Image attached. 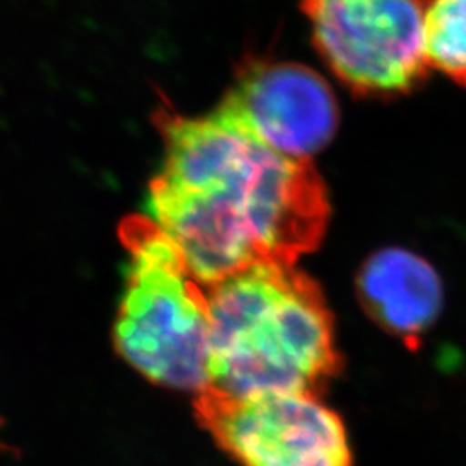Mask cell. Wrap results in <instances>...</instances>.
Masks as SVG:
<instances>
[{
    "label": "cell",
    "instance_id": "cell-1",
    "mask_svg": "<svg viewBox=\"0 0 466 466\" xmlns=\"http://www.w3.org/2000/svg\"><path fill=\"white\" fill-rule=\"evenodd\" d=\"M167 156L147 215L208 289L256 265L294 267L315 249L329 199L306 159L283 156L221 106L208 116L157 115Z\"/></svg>",
    "mask_w": 466,
    "mask_h": 466
},
{
    "label": "cell",
    "instance_id": "cell-2",
    "mask_svg": "<svg viewBox=\"0 0 466 466\" xmlns=\"http://www.w3.org/2000/svg\"><path fill=\"white\" fill-rule=\"evenodd\" d=\"M211 387L232 398L317 394L337 368L332 318L294 267L256 265L206 289Z\"/></svg>",
    "mask_w": 466,
    "mask_h": 466
},
{
    "label": "cell",
    "instance_id": "cell-3",
    "mask_svg": "<svg viewBox=\"0 0 466 466\" xmlns=\"http://www.w3.org/2000/svg\"><path fill=\"white\" fill-rule=\"evenodd\" d=\"M128 250L116 350L150 382L202 394L211 387L208 294L175 242L150 218L121 227Z\"/></svg>",
    "mask_w": 466,
    "mask_h": 466
},
{
    "label": "cell",
    "instance_id": "cell-4",
    "mask_svg": "<svg viewBox=\"0 0 466 466\" xmlns=\"http://www.w3.org/2000/svg\"><path fill=\"white\" fill-rule=\"evenodd\" d=\"M432 0H302L313 42L335 76L363 96L411 90L425 78Z\"/></svg>",
    "mask_w": 466,
    "mask_h": 466
},
{
    "label": "cell",
    "instance_id": "cell-5",
    "mask_svg": "<svg viewBox=\"0 0 466 466\" xmlns=\"http://www.w3.org/2000/svg\"><path fill=\"white\" fill-rule=\"evenodd\" d=\"M200 425L242 466H354L346 429L317 394L198 396Z\"/></svg>",
    "mask_w": 466,
    "mask_h": 466
},
{
    "label": "cell",
    "instance_id": "cell-6",
    "mask_svg": "<svg viewBox=\"0 0 466 466\" xmlns=\"http://www.w3.org/2000/svg\"><path fill=\"white\" fill-rule=\"evenodd\" d=\"M221 107L268 147L294 159L323 149L339 119L330 86L296 63H246Z\"/></svg>",
    "mask_w": 466,
    "mask_h": 466
},
{
    "label": "cell",
    "instance_id": "cell-7",
    "mask_svg": "<svg viewBox=\"0 0 466 466\" xmlns=\"http://www.w3.org/2000/svg\"><path fill=\"white\" fill-rule=\"evenodd\" d=\"M358 287L375 321L404 339H418L442 306L437 273L408 250L385 249L371 256L360 273Z\"/></svg>",
    "mask_w": 466,
    "mask_h": 466
},
{
    "label": "cell",
    "instance_id": "cell-8",
    "mask_svg": "<svg viewBox=\"0 0 466 466\" xmlns=\"http://www.w3.org/2000/svg\"><path fill=\"white\" fill-rule=\"evenodd\" d=\"M429 66L466 85V0H432L425 25Z\"/></svg>",
    "mask_w": 466,
    "mask_h": 466
}]
</instances>
